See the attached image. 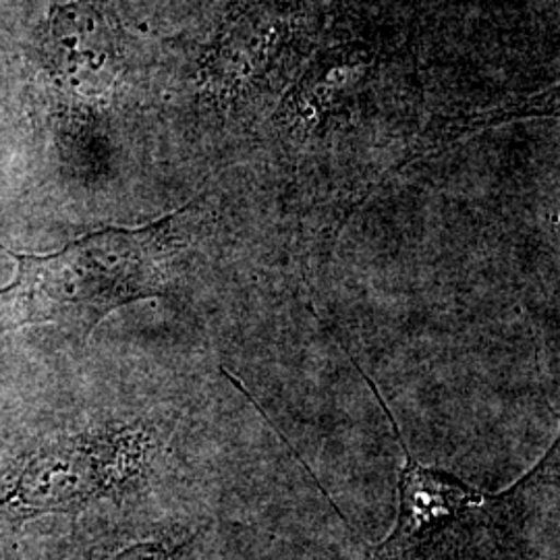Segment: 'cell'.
Segmentation results:
<instances>
[{
  "mask_svg": "<svg viewBox=\"0 0 560 560\" xmlns=\"http://www.w3.org/2000/svg\"><path fill=\"white\" fill-rule=\"evenodd\" d=\"M183 210L141 229L106 226L44 256L0 243L18 264L13 282L0 289V307L13 326L60 324L88 339L110 312L166 293Z\"/></svg>",
  "mask_w": 560,
  "mask_h": 560,
  "instance_id": "cell-1",
  "label": "cell"
},
{
  "mask_svg": "<svg viewBox=\"0 0 560 560\" xmlns=\"http://www.w3.org/2000/svg\"><path fill=\"white\" fill-rule=\"evenodd\" d=\"M360 370L363 381L374 390L381 400L384 416L390 421L393 432L400 444L405 465L399 476V509L397 521L388 538L381 541L374 550L372 560H420L423 555L432 552L439 541L455 532H460L474 523L499 517L502 511L517 499L525 480L515 483L506 492H483L480 488L459 480L457 476L444 474L439 469L425 467L407 448V442L400 436L399 425L393 418L390 409L382 399L376 384L353 361Z\"/></svg>",
  "mask_w": 560,
  "mask_h": 560,
  "instance_id": "cell-2",
  "label": "cell"
}]
</instances>
